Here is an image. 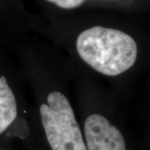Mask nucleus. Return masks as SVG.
Segmentation results:
<instances>
[{
  "label": "nucleus",
  "mask_w": 150,
  "mask_h": 150,
  "mask_svg": "<svg viewBox=\"0 0 150 150\" xmlns=\"http://www.w3.org/2000/svg\"><path fill=\"white\" fill-rule=\"evenodd\" d=\"M57 6L65 9H71L78 8L83 4L85 0H48Z\"/></svg>",
  "instance_id": "nucleus-5"
},
{
  "label": "nucleus",
  "mask_w": 150,
  "mask_h": 150,
  "mask_svg": "<svg viewBox=\"0 0 150 150\" xmlns=\"http://www.w3.org/2000/svg\"><path fill=\"white\" fill-rule=\"evenodd\" d=\"M76 47L86 64L107 76H117L129 69L138 55L137 43L131 36L99 26L81 33Z\"/></svg>",
  "instance_id": "nucleus-1"
},
{
  "label": "nucleus",
  "mask_w": 150,
  "mask_h": 150,
  "mask_svg": "<svg viewBox=\"0 0 150 150\" xmlns=\"http://www.w3.org/2000/svg\"><path fill=\"white\" fill-rule=\"evenodd\" d=\"M17 102L5 77H0V134L9 127L17 117Z\"/></svg>",
  "instance_id": "nucleus-4"
},
{
  "label": "nucleus",
  "mask_w": 150,
  "mask_h": 150,
  "mask_svg": "<svg viewBox=\"0 0 150 150\" xmlns=\"http://www.w3.org/2000/svg\"><path fill=\"white\" fill-rule=\"evenodd\" d=\"M47 103L40 106L45 134L52 150H88L79 126L68 98L58 91L51 92Z\"/></svg>",
  "instance_id": "nucleus-2"
},
{
  "label": "nucleus",
  "mask_w": 150,
  "mask_h": 150,
  "mask_svg": "<svg viewBox=\"0 0 150 150\" xmlns=\"http://www.w3.org/2000/svg\"><path fill=\"white\" fill-rule=\"evenodd\" d=\"M84 134L88 150H126L123 134L100 114L86 118Z\"/></svg>",
  "instance_id": "nucleus-3"
}]
</instances>
